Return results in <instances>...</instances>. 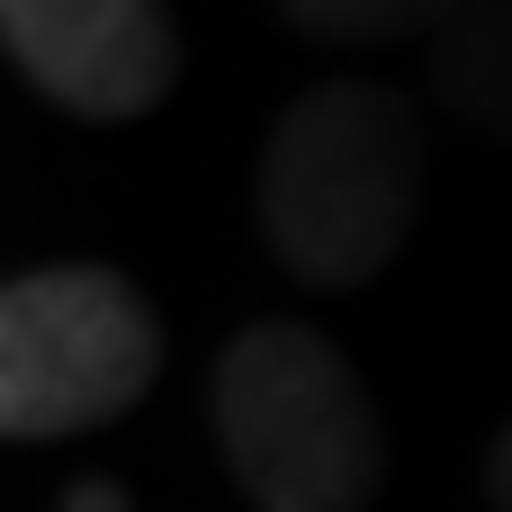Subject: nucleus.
I'll list each match as a JSON object with an SVG mask.
<instances>
[{
  "instance_id": "obj_1",
  "label": "nucleus",
  "mask_w": 512,
  "mask_h": 512,
  "mask_svg": "<svg viewBox=\"0 0 512 512\" xmlns=\"http://www.w3.org/2000/svg\"><path fill=\"white\" fill-rule=\"evenodd\" d=\"M423 108L387 81H315L279 108L261 162H252V225L261 252L315 288L351 297L369 288L423 225Z\"/></svg>"
},
{
  "instance_id": "obj_2",
  "label": "nucleus",
  "mask_w": 512,
  "mask_h": 512,
  "mask_svg": "<svg viewBox=\"0 0 512 512\" xmlns=\"http://www.w3.org/2000/svg\"><path fill=\"white\" fill-rule=\"evenodd\" d=\"M207 414L252 512H369L387 486V414L324 324H243L207 369Z\"/></svg>"
},
{
  "instance_id": "obj_3",
  "label": "nucleus",
  "mask_w": 512,
  "mask_h": 512,
  "mask_svg": "<svg viewBox=\"0 0 512 512\" xmlns=\"http://www.w3.org/2000/svg\"><path fill=\"white\" fill-rule=\"evenodd\" d=\"M162 378V315L126 270L54 261L0 288V432L72 441L144 405Z\"/></svg>"
},
{
  "instance_id": "obj_4",
  "label": "nucleus",
  "mask_w": 512,
  "mask_h": 512,
  "mask_svg": "<svg viewBox=\"0 0 512 512\" xmlns=\"http://www.w3.org/2000/svg\"><path fill=\"white\" fill-rule=\"evenodd\" d=\"M0 54L90 126H135L180 81V18L153 0H9Z\"/></svg>"
},
{
  "instance_id": "obj_5",
  "label": "nucleus",
  "mask_w": 512,
  "mask_h": 512,
  "mask_svg": "<svg viewBox=\"0 0 512 512\" xmlns=\"http://www.w3.org/2000/svg\"><path fill=\"white\" fill-rule=\"evenodd\" d=\"M423 81L468 135L512 153V9H450V27L423 45Z\"/></svg>"
},
{
  "instance_id": "obj_6",
  "label": "nucleus",
  "mask_w": 512,
  "mask_h": 512,
  "mask_svg": "<svg viewBox=\"0 0 512 512\" xmlns=\"http://www.w3.org/2000/svg\"><path fill=\"white\" fill-rule=\"evenodd\" d=\"M279 27L297 45H405V36L432 45L450 27V9H432V0H288Z\"/></svg>"
},
{
  "instance_id": "obj_7",
  "label": "nucleus",
  "mask_w": 512,
  "mask_h": 512,
  "mask_svg": "<svg viewBox=\"0 0 512 512\" xmlns=\"http://www.w3.org/2000/svg\"><path fill=\"white\" fill-rule=\"evenodd\" d=\"M486 512H512V423L486 441Z\"/></svg>"
}]
</instances>
